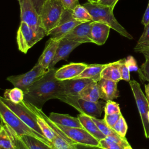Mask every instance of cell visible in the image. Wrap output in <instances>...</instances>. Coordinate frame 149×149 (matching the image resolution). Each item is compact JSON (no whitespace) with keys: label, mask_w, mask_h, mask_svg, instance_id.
I'll return each mask as SVG.
<instances>
[{"label":"cell","mask_w":149,"mask_h":149,"mask_svg":"<svg viewBox=\"0 0 149 149\" xmlns=\"http://www.w3.org/2000/svg\"><path fill=\"white\" fill-rule=\"evenodd\" d=\"M56 69L49 70L42 77L31 85L25 92L24 101L41 109L51 99H58L65 95L63 81L55 77Z\"/></svg>","instance_id":"obj_1"},{"label":"cell","mask_w":149,"mask_h":149,"mask_svg":"<svg viewBox=\"0 0 149 149\" xmlns=\"http://www.w3.org/2000/svg\"><path fill=\"white\" fill-rule=\"evenodd\" d=\"M90 13L93 22H98L108 25L122 36L132 40L133 37L118 22L113 13V7L108 6L98 3L87 2L83 5Z\"/></svg>","instance_id":"obj_2"},{"label":"cell","mask_w":149,"mask_h":149,"mask_svg":"<svg viewBox=\"0 0 149 149\" xmlns=\"http://www.w3.org/2000/svg\"><path fill=\"white\" fill-rule=\"evenodd\" d=\"M0 116L1 121L9 126L17 136H31L46 143L53 147L52 143L50 142L45 137L37 133L27 125H26L15 114V113H14L8 107H7L3 102L1 101Z\"/></svg>","instance_id":"obj_3"},{"label":"cell","mask_w":149,"mask_h":149,"mask_svg":"<svg viewBox=\"0 0 149 149\" xmlns=\"http://www.w3.org/2000/svg\"><path fill=\"white\" fill-rule=\"evenodd\" d=\"M64 9V7L58 0H46L44 3L40 17L41 26L46 32V36L58 25Z\"/></svg>","instance_id":"obj_4"},{"label":"cell","mask_w":149,"mask_h":149,"mask_svg":"<svg viewBox=\"0 0 149 149\" xmlns=\"http://www.w3.org/2000/svg\"><path fill=\"white\" fill-rule=\"evenodd\" d=\"M77 109L81 114L98 118L102 111V102H93L81 98L80 96L63 95L58 98Z\"/></svg>","instance_id":"obj_5"},{"label":"cell","mask_w":149,"mask_h":149,"mask_svg":"<svg viewBox=\"0 0 149 149\" xmlns=\"http://www.w3.org/2000/svg\"><path fill=\"white\" fill-rule=\"evenodd\" d=\"M46 36L45 32H39L33 29L24 22H20L17 31L16 41L18 49L26 54L29 49Z\"/></svg>","instance_id":"obj_6"},{"label":"cell","mask_w":149,"mask_h":149,"mask_svg":"<svg viewBox=\"0 0 149 149\" xmlns=\"http://www.w3.org/2000/svg\"><path fill=\"white\" fill-rule=\"evenodd\" d=\"M0 101L8 107L26 125L37 133L45 137L37 123V115L27 106L24 101L19 104H15L3 97H0Z\"/></svg>","instance_id":"obj_7"},{"label":"cell","mask_w":149,"mask_h":149,"mask_svg":"<svg viewBox=\"0 0 149 149\" xmlns=\"http://www.w3.org/2000/svg\"><path fill=\"white\" fill-rule=\"evenodd\" d=\"M48 70L37 63L30 71L19 75L9 76L7 80L15 87L25 92L31 85L42 77Z\"/></svg>","instance_id":"obj_8"},{"label":"cell","mask_w":149,"mask_h":149,"mask_svg":"<svg viewBox=\"0 0 149 149\" xmlns=\"http://www.w3.org/2000/svg\"><path fill=\"white\" fill-rule=\"evenodd\" d=\"M132 89L137 107L141 118L144 133L147 139L149 138V122L148 113L149 112V101L144 94L140 84L134 80L129 81Z\"/></svg>","instance_id":"obj_9"},{"label":"cell","mask_w":149,"mask_h":149,"mask_svg":"<svg viewBox=\"0 0 149 149\" xmlns=\"http://www.w3.org/2000/svg\"><path fill=\"white\" fill-rule=\"evenodd\" d=\"M18 1L20 9L21 22L26 23L37 31L45 32L41 26L40 14L36 9L31 0H18Z\"/></svg>","instance_id":"obj_10"},{"label":"cell","mask_w":149,"mask_h":149,"mask_svg":"<svg viewBox=\"0 0 149 149\" xmlns=\"http://www.w3.org/2000/svg\"><path fill=\"white\" fill-rule=\"evenodd\" d=\"M55 125L66 136L76 144L99 147L100 141L89 133L85 129L66 127L57 123H55Z\"/></svg>","instance_id":"obj_11"},{"label":"cell","mask_w":149,"mask_h":149,"mask_svg":"<svg viewBox=\"0 0 149 149\" xmlns=\"http://www.w3.org/2000/svg\"><path fill=\"white\" fill-rule=\"evenodd\" d=\"M81 23H82L73 18L72 10L65 9L58 25L49 31L47 36H51V38L60 40L63 36L68 34Z\"/></svg>","instance_id":"obj_12"},{"label":"cell","mask_w":149,"mask_h":149,"mask_svg":"<svg viewBox=\"0 0 149 149\" xmlns=\"http://www.w3.org/2000/svg\"><path fill=\"white\" fill-rule=\"evenodd\" d=\"M91 22H86L79 24L68 34L63 36L61 39L75 41L81 44L85 42L93 43L90 33Z\"/></svg>","instance_id":"obj_13"},{"label":"cell","mask_w":149,"mask_h":149,"mask_svg":"<svg viewBox=\"0 0 149 149\" xmlns=\"http://www.w3.org/2000/svg\"><path fill=\"white\" fill-rule=\"evenodd\" d=\"M81 44V42L75 41L66 39L60 40L55 55L49 66V70L54 69L55 65L59 61L67 60L69 54L73 51V50Z\"/></svg>","instance_id":"obj_14"},{"label":"cell","mask_w":149,"mask_h":149,"mask_svg":"<svg viewBox=\"0 0 149 149\" xmlns=\"http://www.w3.org/2000/svg\"><path fill=\"white\" fill-rule=\"evenodd\" d=\"M87 65L84 63H70L65 65L56 70L55 77L60 81L74 79L82 73Z\"/></svg>","instance_id":"obj_15"},{"label":"cell","mask_w":149,"mask_h":149,"mask_svg":"<svg viewBox=\"0 0 149 149\" xmlns=\"http://www.w3.org/2000/svg\"><path fill=\"white\" fill-rule=\"evenodd\" d=\"M111 29L105 23L92 22L90 26V33L93 43L98 45L104 44L108 38Z\"/></svg>","instance_id":"obj_16"},{"label":"cell","mask_w":149,"mask_h":149,"mask_svg":"<svg viewBox=\"0 0 149 149\" xmlns=\"http://www.w3.org/2000/svg\"><path fill=\"white\" fill-rule=\"evenodd\" d=\"M95 81L91 79L79 78L63 81L65 94L79 96L80 93L90 83Z\"/></svg>","instance_id":"obj_17"},{"label":"cell","mask_w":149,"mask_h":149,"mask_svg":"<svg viewBox=\"0 0 149 149\" xmlns=\"http://www.w3.org/2000/svg\"><path fill=\"white\" fill-rule=\"evenodd\" d=\"M59 42V40L50 38L47 41L45 48L40 56L37 63L44 68L49 70V66L55 55Z\"/></svg>","instance_id":"obj_18"},{"label":"cell","mask_w":149,"mask_h":149,"mask_svg":"<svg viewBox=\"0 0 149 149\" xmlns=\"http://www.w3.org/2000/svg\"><path fill=\"white\" fill-rule=\"evenodd\" d=\"M117 84L118 82L101 78L98 81L101 99L108 101L118 98L119 93Z\"/></svg>","instance_id":"obj_19"},{"label":"cell","mask_w":149,"mask_h":149,"mask_svg":"<svg viewBox=\"0 0 149 149\" xmlns=\"http://www.w3.org/2000/svg\"><path fill=\"white\" fill-rule=\"evenodd\" d=\"M129 144L125 137L116 134L106 136L105 139L100 140L99 147L102 149H124Z\"/></svg>","instance_id":"obj_20"},{"label":"cell","mask_w":149,"mask_h":149,"mask_svg":"<svg viewBox=\"0 0 149 149\" xmlns=\"http://www.w3.org/2000/svg\"><path fill=\"white\" fill-rule=\"evenodd\" d=\"M50 120L55 123H57L66 127L83 128L79 118L73 117L68 114L51 112L49 115Z\"/></svg>","instance_id":"obj_21"},{"label":"cell","mask_w":149,"mask_h":149,"mask_svg":"<svg viewBox=\"0 0 149 149\" xmlns=\"http://www.w3.org/2000/svg\"><path fill=\"white\" fill-rule=\"evenodd\" d=\"M77 118H79L83 128L99 141L106 137L93 121L91 116L85 114H79L77 115Z\"/></svg>","instance_id":"obj_22"},{"label":"cell","mask_w":149,"mask_h":149,"mask_svg":"<svg viewBox=\"0 0 149 149\" xmlns=\"http://www.w3.org/2000/svg\"><path fill=\"white\" fill-rule=\"evenodd\" d=\"M101 78L116 82H118L122 80L119 66V61L107 63V65L101 73Z\"/></svg>","instance_id":"obj_23"},{"label":"cell","mask_w":149,"mask_h":149,"mask_svg":"<svg viewBox=\"0 0 149 149\" xmlns=\"http://www.w3.org/2000/svg\"><path fill=\"white\" fill-rule=\"evenodd\" d=\"M106 65L107 64L88 65L86 68L82 72V73L74 79H91L96 81H98L101 79V73Z\"/></svg>","instance_id":"obj_24"},{"label":"cell","mask_w":149,"mask_h":149,"mask_svg":"<svg viewBox=\"0 0 149 149\" xmlns=\"http://www.w3.org/2000/svg\"><path fill=\"white\" fill-rule=\"evenodd\" d=\"M79 96L88 101L93 102L98 101L101 98V94L98 81H93L88 84L80 93Z\"/></svg>","instance_id":"obj_25"},{"label":"cell","mask_w":149,"mask_h":149,"mask_svg":"<svg viewBox=\"0 0 149 149\" xmlns=\"http://www.w3.org/2000/svg\"><path fill=\"white\" fill-rule=\"evenodd\" d=\"M19 137L29 149H54L52 146L33 136L22 135Z\"/></svg>","instance_id":"obj_26"},{"label":"cell","mask_w":149,"mask_h":149,"mask_svg":"<svg viewBox=\"0 0 149 149\" xmlns=\"http://www.w3.org/2000/svg\"><path fill=\"white\" fill-rule=\"evenodd\" d=\"M72 16L74 19L81 23L93 22L92 17L87 9L81 5H78L73 10Z\"/></svg>","instance_id":"obj_27"},{"label":"cell","mask_w":149,"mask_h":149,"mask_svg":"<svg viewBox=\"0 0 149 149\" xmlns=\"http://www.w3.org/2000/svg\"><path fill=\"white\" fill-rule=\"evenodd\" d=\"M3 97L10 100L15 104H19L24 101V94L22 90L15 87L12 89H7L5 91Z\"/></svg>","instance_id":"obj_28"},{"label":"cell","mask_w":149,"mask_h":149,"mask_svg":"<svg viewBox=\"0 0 149 149\" xmlns=\"http://www.w3.org/2000/svg\"><path fill=\"white\" fill-rule=\"evenodd\" d=\"M0 148L1 149H15L12 138L7 129L2 123L0 129Z\"/></svg>","instance_id":"obj_29"},{"label":"cell","mask_w":149,"mask_h":149,"mask_svg":"<svg viewBox=\"0 0 149 149\" xmlns=\"http://www.w3.org/2000/svg\"><path fill=\"white\" fill-rule=\"evenodd\" d=\"M36 115L37 116V122L38 126H40V127L41 130H42L45 137L50 142L52 143V141L54 140L55 136L52 128L42 117L38 115V114H36Z\"/></svg>","instance_id":"obj_30"},{"label":"cell","mask_w":149,"mask_h":149,"mask_svg":"<svg viewBox=\"0 0 149 149\" xmlns=\"http://www.w3.org/2000/svg\"><path fill=\"white\" fill-rule=\"evenodd\" d=\"M92 119L95 122V123L97 125L100 131L105 136H108L113 134H118L112 128H111L105 121L104 119H98L95 117L91 116Z\"/></svg>","instance_id":"obj_31"},{"label":"cell","mask_w":149,"mask_h":149,"mask_svg":"<svg viewBox=\"0 0 149 149\" xmlns=\"http://www.w3.org/2000/svg\"><path fill=\"white\" fill-rule=\"evenodd\" d=\"M147 47H149V24L144 27V31L137 41V42L134 48V51L136 52L141 48Z\"/></svg>","instance_id":"obj_32"},{"label":"cell","mask_w":149,"mask_h":149,"mask_svg":"<svg viewBox=\"0 0 149 149\" xmlns=\"http://www.w3.org/2000/svg\"><path fill=\"white\" fill-rule=\"evenodd\" d=\"M112 129L121 137H125L127 130V125L126 122L122 115L119 119L112 127Z\"/></svg>","instance_id":"obj_33"},{"label":"cell","mask_w":149,"mask_h":149,"mask_svg":"<svg viewBox=\"0 0 149 149\" xmlns=\"http://www.w3.org/2000/svg\"><path fill=\"white\" fill-rule=\"evenodd\" d=\"M139 79L142 82L147 81L149 82V60L146 61L141 65L137 70Z\"/></svg>","instance_id":"obj_34"},{"label":"cell","mask_w":149,"mask_h":149,"mask_svg":"<svg viewBox=\"0 0 149 149\" xmlns=\"http://www.w3.org/2000/svg\"><path fill=\"white\" fill-rule=\"evenodd\" d=\"M104 112L106 115H111L121 112L119 104L112 100L107 101L104 107Z\"/></svg>","instance_id":"obj_35"},{"label":"cell","mask_w":149,"mask_h":149,"mask_svg":"<svg viewBox=\"0 0 149 149\" xmlns=\"http://www.w3.org/2000/svg\"><path fill=\"white\" fill-rule=\"evenodd\" d=\"M119 66L121 74L122 80L129 81H130V70L125 63V58L119 60Z\"/></svg>","instance_id":"obj_36"},{"label":"cell","mask_w":149,"mask_h":149,"mask_svg":"<svg viewBox=\"0 0 149 149\" xmlns=\"http://www.w3.org/2000/svg\"><path fill=\"white\" fill-rule=\"evenodd\" d=\"M121 115H122L121 112L113 113V114H111V115H106V114H105L104 119L105 121L106 122V123L111 128H112V127L115 125V123L119 119Z\"/></svg>","instance_id":"obj_37"},{"label":"cell","mask_w":149,"mask_h":149,"mask_svg":"<svg viewBox=\"0 0 149 149\" xmlns=\"http://www.w3.org/2000/svg\"><path fill=\"white\" fill-rule=\"evenodd\" d=\"M63 5L65 9L73 10L78 5L79 0H58Z\"/></svg>","instance_id":"obj_38"},{"label":"cell","mask_w":149,"mask_h":149,"mask_svg":"<svg viewBox=\"0 0 149 149\" xmlns=\"http://www.w3.org/2000/svg\"><path fill=\"white\" fill-rule=\"evenodd\" d=\"M125 63L130 72L137 71L139 69L136 59L133 56L129 55L126 58H125Z\"/></svg>","instance_id":"obj_39"},{"label":"cell","mask_w":149,"mask_h":149,"mask_svg":"<svg viewBox=\"0 0 149 149\" xmlns=\"http://www.w3.org/2000/svg\"><path fill=\"white\" fill-rule=\"evenodd\" d=\"M5 125L6 126V127L8 128V129L11 132V133H12V134H13V136H14V137H15V140H16V143H17V146H18V147H19V149H29L28 148H27V147L24 144V143L22 141V140L20 139V138L16 134V133L9 127V126H8L7 125H6L5 123Z\"/></svg>","instance_id":"obj_40"},{"label":"cell","mask_w":149,"mask_h":149,"mask_svg":"<svg viewBox=\"0 0 149 149\" xmlns=\"http://www.w3.org/2000/svg\"><path fill=\"white\" fill-rule=\"evenodd\" d=\"M141 23L144 26V27H146L149 24V1H148V3L147 5V8L146 9V11L143 16V18L141 20Z\"/></svg>","instance_id":"obj_41"},{"label":"cell","mask_w":149,"mask_h":149,"mask_svg":"<svg viewBox=\"0 0 149 149\" xmlns=\"http://www.w3.org/2000/svg\"><path fill=\"white\" fill-rule=\"evenodd\" d=\"M119 0H98V3L111 7H115Z\"/></svg>","instance_id":"obj_42"},{"label":"cell","mask_w":149,"mask_h":149,"mask_svg":"<svg viewBox=\"0 0 149 149\" xmlns=\"http://www.w3.org/2000/svg\"><path fill=\"white\" fill-rule=\"evenodd\" d=\"M46 0H31L36 9L38 12V13L40 14L41 8L44 4V3L45 2Z\"/></svg>","instance_id":"obj_43"},{"label":"cell","mask_w":149,"mask_h":149,"mask_svg":"<svg viewBox=\"0 0 149 149\" xmlns=\"http://www.w3.org/2000/svg\"><path fill=\"white\" fill-rule=\"evenodd\" d=\"M136 52H140L143 54L146 59L149 60V47L141 48L136 51Z\"/></svg>","instance_id":"obj_44"},{"label":"cell","mask_w":149,"mask_h":149,"mask_svg":"<svg viewBox=\"0 0 149 149\" xmlns=\"http://www.w3.org/2000/svg\"><path fill=\"white\" fill-rule=\"evenodd\" d=\"M144 88H145V91H146V96L149 101V82L147 84L144 85Z\"/></svg>","instance_id":"obj_45"},{"label":"cell","mask_w":149,"mask_h":149,"mask_svg":"<svg viewBox=\"0 0 149 149\" xmlns=\"http://www.w3.org/2000/svg\"><path fill=\"white\" fill-rule=\"evenodd\" d=\"M98 0H88V2L91 3H97Z\"/></svg>","instance_id":"obj_46"},{"label":"cell","mask_w":149,"mask_h":149,"mask_svg":"<svg viewBox=\"0 0 149 149\" xmlns=\"http://www.w3.org/2000/svg\"><path fill=\"white\" fill-rule=\"evenodd\" d=\"M124 149H133V148H132V147L130 146V144H129V145L125 146V147H124Z\"/></svg>","instance_id":"obj_47"},{"label":"cell","mask_w":149,"mask_h":149,"mask_svg":"<svg viewBox=\"0 0 149 149\" xmlns=\"http://www.w3.org/2000/svg\"><path fill=\"white\" fill-rule=\"evenodd\" d=\"M148 122H149V112L148 113Z\"/></svg>","instance_id":"obj_48"}]
</instances>
